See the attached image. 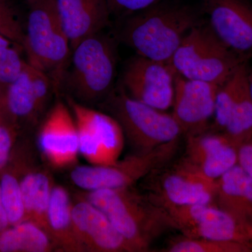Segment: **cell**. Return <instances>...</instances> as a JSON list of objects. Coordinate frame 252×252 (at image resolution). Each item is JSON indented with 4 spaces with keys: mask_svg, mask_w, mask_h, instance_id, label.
Masks as SVG:
<instances>
[{
    "mask_svg": "<svg viewBox=\"0 0 252 252\" xmlns=\"http://www.w3.org/2000/svg\"><path fill=\"white\" fill-rule=\"evenodd\" d=\"M101 210L132 252H148L164 233L175 229L166 210L135 187L77 194Z\"/></svg>",
    "mask_w": 252,
    "mask_h": 252,
    "instance_id": "1",
    "label": "cell"
},
{
    "mask_svg": "<svg viewBox=\"0 0 252 252\" xmlns=\"http://www.w3.org/2000/svg\"><path fill=\"white\" fill-rule=\"evenodd\" d=\"M200 23L190 6L165 0L127 16L120 37L138 56L170 63L187 34Z\"/></svg>",
    "mask_w": 252,
    "mask_h": 252,
    "instance_id": "2",
    "label": "cell"
},
{
    "mask_svg": "<svg viewBox=\"0 0 252 252\" xmlns=\"http://www.w3.org/2000/svg\"><path fill=\"white\" fill-rule=\"evenodd\" d=\"M28 3L24 45L28 62L49 75L58 91L72 54L69 38L56 0H32Z\"/></svg>",
    "mask_w": 252,
    "mask_h": 252,
    "instance_id": "3",
    "label": "cell"
},
{
    "mask_svg": "<svg viewBox=\"0 0 252 252\" xmlns=\"http://www.w3.org/2000/svg\"><path fill=\"white\" fill-rule=\"evenodd\" d=\"M103 104L119 123L133 154L148 153L182 135L172 114L136 100L124 89L109 93Z\"/></svg>",
    "mask_w": 252,
    "mask_h": 252,
    "instance_id": "4",
    "label": "cell"
},
{
    "mask_svg": "<svg viewBox=\"0 0 252 252\" xmlns=\"http://www.w3.org/2000/svg\"><path fill=\"white\" fill-rule=\"evenodd\" d=\"M247 62L228 49L209 25L200 23L187 34L170 63L183 77L220 86Z\"/></svg>",
    "mask_w": 252,
    "mask_h": 252,
    "instance_id": "5",
    "label": "cell"
},
{
    "mask_svg": "<svg viewBox=\"0 0 252 252\" xmlns=\"http://www.w3.org/2000/svg\"><path fill=\"white\" fill-rule=\"evenodd\" d=\"M72 52L69 86L74 97L83 103H94L107 97L116 75L114 41L101 32L81 41Z\"/></svg>",
    "mask_w": 252,
    "mask_h": 252,
    "instance_id": "6",
    "label": "cell"
},
{
    "mask_svg": "<svg viewBox=\"0 0 252 252\" xmlns=\"http://www.w3.org/2000/svg\"><path fill=\"white\" fill-rule=\"evenodd\" d=\"M173 160L141 181L144 193L164 209L215 203L217 180L209 178L182 158Z\"/></svg>",
    "mask_w": 252,
    "mask_h": 252,
    "instance_id": "7",
    "label": "cell"
},
{
    "mask_svg": "<svg viewBox=\"0 0 252 252\" xmlns=\"http://www.w3.org/2000/svg\"><path fill=\"white\" fill-rule=\"evenodd\" d=\"M179 145L180 139L148 153L132 154L108 165H74L69 179L85 191L135 187L151 172L174 159Z\"/></svg>",
    "mask_w": 252,
    "mask_h": 252,
    "instance_id": "8",
    "label": "cell"
},
{
    "mask_svg": "<svg viewBox=\"0 0 252 252\" xmlns=\"http://www.w3.org/2000/svg\"><path fill=\"white\" fill-rule=\"evenodd\" d=\"M67 100L77 124L79 153L91 165H108L117 162L125 140L117 120L72 97H67Z\"/></svg>",
    "mask_w": 252,
    "mask_h": 252,
    "instance_id": "9",
    "label": "cell"
},
{
    "mask_svg": "<svg viewBox=\"0 0 252 252\" xmlns=\"http://www.w3.org/2000/svg\"><path fill=\"white\" fill-rule=\"evenodd\" d=\"M175 229L185 237L236 242L252 248V228L215 203L165 208Z\"/></svg>",
    "mask_w": 252,
    "mask_h": 252,
    "instance_id": "10",
    "label": "cell"
},
{
    "mask_svg": "<svg viewBox=\"0 0 252 252\" xmlns=\"http://www.w3.org/2000/svg\"><path fill=\"white\" fill-rule=\"evenodd\" d=\"M176 74L171 63L137 55L126 65L123 74L124 89L136 100L165 111L173 103Z\"/></svg>",
    "mask_w": 252,
    "mask_h": 252,
    "instance_id": "11",
    "label": "cell"
},
{
    "mask_svg": "<svg viewBox=\"0 0 252 252\" xmlns=\"http://www.w3.org/2000/svg\"><path fill=\"white\" fill-rule=\"evenodd\" d=\"M38 149L49 166L72 167L79 153L77 124L68 104L59 100L41 123L37 135Z\"/></svg>",
    "mask_w": 252,
    "mask_h": 252,
    "instance_id": "12",
    "label": "cell"
},
{
    "mask_svg": "<svg viewBox=\"0 0 252 252\" xmlns=\"http://www.w3.org/2000/svg\"><path fill=\"white\" fill-rule=\"evenodd\" d=\"M209 26L244 61L252 58V5L247 0H203Z\"/></svg>",
    "mask_w": 252,
    "mask_h": 252,
    "instance_id": "13",
    "label": "cell"
},
{
    "mask_svg": "<svg viewBox=\"0 0 252 252\" xmlns=\"http://www.w3.org/2000/svg\"><path fill=\"white\" fill-rule=\"evenodd\" d=\"M220 86L192 80L176 74L172 115L180 126L182 135H197L208 130L215 114Z\"/></svg>",
    "mask_w": 252,
    "mask_h": 252,
    "instance_id": "14",
    "label": "cell"
},
{
    "mask_svg": "<svg viewBox=\"0 0 252 252\" xmlns=\"http://www.w3.org/2000/svg\"><path fill=\"white\" fill-rule=\"evenodd\" d=\"M55 91L49 75L28 62L17 79L5 89L3 99L15 122L23 120L34 126L45 112Z\"/></svg>",
    "mask_w": 252,
    "mask_h": 252,
    "instance_id": "15",
    "label": "cell"
},
{
    "mask_svg": "<svg viewBox=\"0 0 252 252\" xmlns=\"http://www.w3.org/2000/svg\"><path fill=\"white\" fill-rule=\"evenodd\" d=\"M72 220L81 252H132L103 212L77 194L73 203Z\"/></svg>",
    "mask_w": 252,
    "mask_h": 252,
    "instance_id": "16",
    "label": "cell"
},
{
    "mask_svg": "<svg viewBox=\"0 0 252 252\" xmlns=\"http://www.w3.org/2000/svg\"><path fill=\"white\" fill-rule=\"evenodd\" d=\"M186 137L182 158L209 178L217 180L238 163L239 149L221 132L207 130Z\"/></svg>",
    "mask_w": 252,
    "mask_h": 252,
    "instance_id": "17",
    "label": "cell"
},
{
    "mask_svg": "<svg viewBox=\"0 0 252 252\" xmlns=\"http://www.w3.org/2000/svg\"><path fill=\"white\" fill-rule=\"evenodd\" d=\"M72 50L86 38L101 32L111 15L107 0H56Z\"/></svg>",
    "mask_w": 252,
    "mask_h": 252,
    "instance_id": "18",
    "label": "cell"
},
{
    "mask_svg": "<svg viewBox=\"0 0 252 252\" xmlns=\"http://www.w3.org/2000/svg\"><path fill=\"white\" fill-rule=\"evenodd\" d=\"M215 204L252 228V178L238 163L217 180Z\"/></svg>",
    "mask_w": 252,
    "mask_h": 252,
    "instance_id": "19",
    "label": "cell"
},
{
    "mask_svg": "<svg viewBox=\"0 0 252 252\" xmlns=\"http://www.w3.org/2000/svg\"><path fill=\"white\" fill-rule=\"evenodd\" d=\"M55 183L51 172L37 162H31L21 180L26 220L36 223L46 231L47 212Z\"/></svg>",
    "mask_w": 252,
    "mask_h": 252,
    "instance_id": "20",
    "label": "cell"
},
{
    "mask_svg": "<svg viewBox=\"0 0 252 252\" xmlns=\"http://www.w3.org/2000/svg\"><path fill=\"white\" fill-rule=\"evenodd\" d=\"M72 207L67 189L55 184L48 209L46 232L56 252H82L74 233Z\"/></svg>",
    "mask_w": 252,
    "mask_h": 252,
    "instance_id": "21",
    "label": "cell"
},
{
    "mask_svg": "<svg viewBox=\"0 0 252 252\" xmlns=\"http://www.w3.org/2000/svg\"><path fill=\"white\" fill-rule=\"evenodd\" d=\"M56 251L49 235L31 220H25L0 233V252H50Z\"/></svg>",
    "mask_w": 252,
    "mask_h": 252,
    "instance_id": "22",
    "label": "cell"
},
{
    "mask_svg": "<svg viewBox=\"0 0 252 252\" xmlns=\"http://www.w3.org/2000/svg\"><path fill=\"white\" fill-rule=\"evenodd\" d=\"M221 133L238 149L252 140V99L248 79Z\"/></svg>",
    "mask_w": 252,
    "mask_h": 252,
    "instance_id": "23",
    "label": "cell"
},
{
    "mask_svg": "<svg viewBox=\"0 0 252 252\" xmlns=\"http://www.w3.org/2000/svg\"><path fill=\"white\" fill-rule=\"evenodd\" d=\"M22 177V174L21 175L7 171L4 172L0 178L1 200L11 225L26 220V211L21 188Z\"/></svg>",
    "mask_w": 252,
    "mask_h": 252,
    "instance_id": "24",
    "label": "cell"
},
{
    "mask_svg": "<svg viewBox=\"0 0 252 252\" xmlns=\"http://www.w3.org/2000/svg\"><path fill=\"white\" fill-rule=\"evenodd\" d=\"M167 252H252V247L236 242L220 241L184 236L172 240Z\"/></svg>",
    "mask_w": 252,
    "mask_h": 252,
    "instance_id": "25",
    "label": "cell"
},
{
    "mask_svg": "<svg viewBox=\"0 0 252 252\" xmlns=\"http://www.w3.org/2000/svg\"><path fill=\"white\" fill-rule=\"evenodd\" d=\"M21 50L22 46L0 34V87L4 91L27 64L21 57Z\"/></svg>",
    "mask_w": 252,
    "mask_h": 252,
    "instance_id": "26",
    "label": "cell"
},
{
    "mask_svg": "<svg viewBox=\"0 0 252 252\" xmlns=\"http://www.w3.org/2000/svg\"><path fill=\"white\" fill-rule=\"evenodd\" d=\"M15 124L5 107L3 94L0 97V170L7 164L14 140Z\"/></svg>",
    "mask_w": 252,
    "mask_h": 252,
    "instance_id": "27",
    "label": "cell"
},
{
    "mask_svg": "<svg viewBox=\"0 0 252 252\" xmlns=\"http://www.w3.org/2000/svg\"><path fill=\"white\" fill-rule=\"evenodd\" d=\"M0 34L22 46L24 50L26 33L6 0H0Z\"/></svg>",
    "mask_w": 252,
    "mask_h": 252,
    "instance_id": "28",
    "label": "cell"
},
{
    "mask_svg": "<svg viewBox=\"0 0 252 252\" xmlns=\"http://www.w3.org/2000/svg\"><path fill=\"white\" fill-rule=\"evenodd\" d=\"M165 0H107L111 15L127 16L140 12Z\"/></svg>",
    "mask_w": 252,
    "mask_h": 252,
    "instance_id": "29",
    "label": "cell"
},
{
    "mask_svg": "<svg viewBox=\"0 0 252 252\" xmlns=\"http://www.w3.org/2000/svg\"><path fill=\"white\" fill-rule=\"evenodd\" d=\"M238 164L252 178V140L239 148Z\"/></svg>",
    "mask_w": 252,
    "mask_h": 252,
    "instance_id": "30",
    "label": "cell"
},
{
    "mask_svg": "<svg viewBox=\"0 0 252 252\" xmlns=\"http://www.w3.org/2000/svg\"><path fill=\"white\" fill-rule=\"evenodd\" d=\"M10 225L7 214L5 210L4 204L1 200V190H0V233H2L4 230L9 228Z\"/></svg>",
    "mask_w": 252,
    "mask_h": 252,
    "instance_id": "31",
    "label": "cell"
},
{
    "mask_svg": "<svg viewBox=\"0 0 252 252\" xmlns=\"http://www.w3.org/2000/svg\"><path fill=\"white\" fill-rule=\"evenodd\" d=\"M249 87H250V94L252 99V70L249 71L248 75Z\"/></svg>",
    "mask_w": 252,
    "mask_h": 252,
    "instance_id": "32",
    "label": "cell"
},
{
    "mask_svg": "<svg viewBox=\"0 0 252 252\" xmlns=\"http://www.w3.org/2000/svg\"><path fill=\"white\" fill-rule=\"evenodd\" d=\"M4 91L1 89V87H0V97L2 95V94H4Z\"/></svg>",
    "mask_w": 252,
    "mask_h": 252,
    "instance_id": "33",
    "label": "cell"
},
{
    "mask_svg": "<svg viewBox=\"0 0 252 252\" xmlns=\"http://www.w3.org/2000/svg\"><path fill=\"white\" fill-rule=\"evenodd\" d=\"M27 1H28V2H30V1H32V0H27Z\"/></svg>",
    "mask_w": 252,
    "mask_h": 252,
    "instance_id": "34",
    "label": "cell"
}]
</instances>
